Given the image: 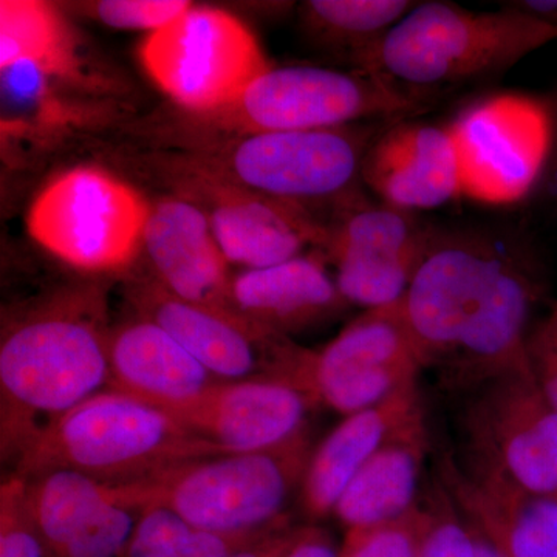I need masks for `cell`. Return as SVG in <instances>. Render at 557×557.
I'll list each match as a JSON object with an SVG mask.
<instances>
[{
  "instance_id": "1f68e13d",
  "label": "cell",
  "mask_w": 557,
  "mask_h": 557,
  "mask_svg": "<svg viewBox=\"0 0 557 557\" xmlns=\"http://www.w3.org/2000/svg\"><path fill=\"white\" fill-rule=\"evenodd\" d=\"M429 505L432 523L418 557H475L467 522L442 483L432 494Z\"/></svg>"
},
{
  "instance_id": "7a4b0ae2",
  "label": "cell",
  "mask_w": 557,
  "mask_h": 557,
  "mask_svg": "<svg viewBox=\"0 0 557 557\" xmlns=\"http://www.w3.org/2000/svg\"><path fill=\"white\" fill-rule=\"evenodd\" d=\"M110 330L104 293L95 285L61 289L3 324V460H16L39 429L109 387Z\"/></svg>"
},
{
  "instance_id": "4fadbf2b",
  "label": "cell",
  "mask_w": 557,
  "mask_h": 557,
  "mask_svg": "<svg viewBox=\"0 0 557 557\" xmlns=\"http://www.w3.org/2000/svg\"><path fill=\"white\" fill-rule=\"evenodd\" d=\"M177 196L207 215L215 240L228 262L247 270L269 269L324 248L329 228L309 209L274 199L177 159L163 163Z\"/></svg>"
},
{
  "instance_id": "3957f363",
  "label": "cell",
  "mask_w": 557,
  "mask_h": 557,
  "mask_svg": "<svg viewBox=\"0 0 557 557\" xmlns=\"http://www.w3.org/2000/svg\"><path fill=\"white\" fill-rule=\"evenodd\" d=\"M553 40L556 27L505 3L498 11H471L424 2L354 62L361 72L426 98L507 72Z\"/></svg>"
},
{
  "instance_id": "ffe728a7",
  "label": "cell",
  "mask_w": 557,
  "mask_h": 557,
  "mask_svg": "<svg viewBox=\"0 0 557 557\" xmlns=\"http://www.w3.org/2000/svg\"><path fill=\"white\" fill-rule=\"evenodd\" d=\"M361 180L391 207L434 209L461 196L449 127L392 124L376 135L362 161Z\"/></svg>"
},
{
  "instance_id": "f1b7e54d",
  "label": "cell",
  "mask_w": 557,
  "mask_h": 557,
  "mask_svg": "<svg viewBox=\"0 0 557 557\" xmlns=\"http://www.w3.org/2000/svg\"><path fill=\"white\" fill-rule=\"evenodd\" d=\"M193 7L185 0H101L84 10L101 24L120 30H148L166 27Z\"/></svg>"
},
{
  "instance_id": "ac0fdd59",
  "label": "cell",
  "mask_w": 557,
  "mask_h": 557,
  "mask_svg": "<svg viewBox=\"0 0 557 557\" xmlns=\"http://www.w3.org/2000/svg\"><path fill=\"white\" fill-rule=\"evenodd\" d=\"M440 483L465 519L507 557H557V496L530 493L509 480L442 457Z\"/></svg>"
},
{
  "instance_id": "d590c367",
  "label": "cell",
  "mask_w": 557,
  "mask_h": 557,
  "mask_svg": "<svg viewBox=\"0 0 557 557\" xmlns=\"http://www.w3.org/2000/svg\"><path fill=\"white\" fill-rule=\"evenodd\" d=\"M296 528L298 527H289L287 530L271 534L233 557H284L295 539Z\"/></svg>"
},
{
  "instance_id": "484cf974",
  "label": "cell",
  "mask_w": 557,
  "mask_h": 557,
  "mask_svg": "<svg viewBox=\"0 0 557 557\" xmlns=\"http://www.w3.org/2000/svg\"><path fill=\"white\" fill-rule=\"evenodd\" d=\"M416 5L409 0H311L300 7V21L319 46L346 51L355 61Z\"/></svg>"
},
{
  "instance_id": "836d02e7",
  "label": "cell",
  "mask_w": 557,
  "mask_h": 557,
  "mask_svg": "<svg viewBox=\"0 0 557 557\" xmlns=\"http://www.w3.org/2000/svg\"><path fill=\"white\" fill-rule=\"evenodd\" d=\"M292 522L256 531H219L194 528L180 557H233L256 542L287 530Z\"/></svg>"
},
{
  "instance_id": "8992f818",
  "label": "cell",
  "mask_w": 557,
  "mask_h": 557,
  "mask_svg": "<svg viewBox=\"0 0 557 557\" xmlns=\"http://www.w3.org/2000/svg\"><path fill=\"white\" fill-rule=\"evenodd\" d=\"M417 97L357 70L288 65L259 76L233 104L194 116L234 137L335 129L364 119H398L426 106Z\"/></svg>"
},
{
  "instance_id": "d6986e66",
  "label": "cell",
  "mask_w": 557,
  "mask_h": 557,
  "mask_svg": "<svg viewBox=\"0 0 557 557\" xmlns=\"http://www.w3.org/2000/svg\"><path fill=\"white\" fill-rule=\"evenodd\" d=\"M143 248L152 277L172 295L234 311L228 259L215 240L207 215L185 197L161 199L150 208Z\"/></svg>"
},
{
  "instance_id": "e0dca14e",
  "label": "cell",
  "mask_w": 557,
  "mask_h": 557,
  "mask_svg": "<svg viewBox=\"0 0 557 557\" xmlns=\"http://www.w3.org/2000/svg\"><path fill=\"white\" fill-rule=\"evenodd\" d=\"M109 387L182 418L223 380L156 322L135 317L110 330Z\"/></svg>"
},
{
  "instance_id": "44dd1931",
  "label": "cell",
  "mask_w": 557,
  "mask_h": 557,
  "mask_svg": "<svg viewBox=\"0 0 557 557\" xmlns=\"http://www.w3.org/2000/svg\"><path fill=\"white\" fill-rule=\"evenodd\" d=\"M231 293L240 317L287 338L330 321L348 306L324 260L314 255L244 270L233 277Z\"/></svg>"
},
{
  "instance_id": "2e32d148",
  "label": "cell",
  "mask_w": 557,
  "mask_h": 557,
  "mask_svg": "<svg viewBox=\"0 0 557 557\" xmlns=\"http://www.w3.org/2000/svg\"><path fill=\"white\" fill-rule=\"evenodd\" d=\"M317 403L281 376L222 381L182 418L199 437L226 454L278 448L309 431L307 417Z\"/></svg>"
},
{
  "instance_id": "d6a6232c",
  "label": "cell",
  "mask_w": 557,
  "mask_h": 557,
  "mask_svg": "<svg viewBox=\"0 0 557 557\" xmlns=\"http://www.w3.org/2000/svg\"><path fill=\"white\" fill-rule=\"evenodd\" d=\"M527 358L537 387L557 409V302L531 325Z\"/></svg>"
},
{
  "instance_id": "74e56055",
  "label": "cell",
  "mask_w": 557,
  "mask_h": 557,
  "mask_svg": "<svg viewBox=\"0 0 557 557\" xmlns=\"http://www.w3.org/2000/svg\"><path fill=\"white\" fill-rule=\"evenodd\" d=\"M465 522H467L472 542H474L475 557H507L479 527H475L474 523L469 522L467 519H465Z\"/></svg>"
},
{
  "instance_id": "cb8c5ba5",
  "label": "cell",
  "mask_w": 557,
  "mask_h": 557,
  "mask_svg": "<svg viewBox=\"0 0 557 557\" xmlns=\"http://www.w3.org/2000/svg\"><path fill=\"white\" fill-rule=\"evenodd\" d=\"M120 502L116 483L70 469L25 479V505L46 557H60L101 509Z\"/></svg>"
},
{
  "instance_id": "52a82bcc",
  "label": "cell",
  "mask_w": 557,
  "mask_h": 557,
  "mask_svg": "<svg viewBox=\"0 0 557 557\" xmlns=\"http://www.w3.org/2000/svg\"><path fill=\"white\" fill-rule=\"evenodd\" d=\"M379 134L344 126L242 135L180 159L242 188L306 207L350 193Z\"/></svg>"
},
{
  "instance_id": "83f0119b",
  "label": "cell",
  "mask_w": 557,
  "mask_h": 557,
  "mask_svg": "<svg viewBox=\"0 0 557 557\" xmlns=\"http://www.w3.org/2000/svg\"><path fill=\"white\" fill-rule=\"evenodd\" d=\"M193 530L171 509H141L120 557H180Z\"/></svg>"
},
{
  "instance_id": "6da1fadb",
  "label": "cell",
  "mask_w": 557,
  "mask_h": 557,
  "mask_svg": "<svg viewBox=\"0 0 557 557\" xmlns=\"http://www.w3.org/2000/svg\"><path fill=\"white\" fill-rule=\"evenodd\" d=\"M542 296L518 245L486 231H437L418 267L403 313L423 368L456 391L530 370L527 339Z\"/></svg>"
},
{
  "instance_id": "5bb4252c",
  "label": "cell",
  "mask_w": 557,
  "mask_h": 557,
  "mask_svg": "<svg viewBox=\"0 0 557 557\" xmlns=\"http://www.w3.org/2000/svg\"><path fill=\"white\" fill-rule=\"evenodd\" d=\"M327 228L341 295L366 310L405 298L435 234L410 211L355 200Z\"/></svg>"
},
{
  "instance_id": "e575fe53",
  "label": "cell",
  "mask_w": 557,
  "mask_h": 557,
  "mask_svg": "<svg viewBox=\"0 0 557 557\" xmlns=\"http://www.w3.org/2000/svg\"><path fill=\"white\" fill-rule=\"evenodd\" d=\"M284 557H339V549L322 528L298 527Z\"/></svg>"
},
{
  "instance_id": "30bf717a",
  "label": "cell",
  "mask_w": 557,
  "mask_h": 557,
  "mask_svg": "<svg viewBox=\"0 0 557 557\" xmlns=\"http://www.w3.org/2000/svg\"><path fill=\"white\" fill-rule=\"evenodd\" d=\"M460 429L468 454L463 465L530 493L557 496V409L530 370L469 388Z\"/></svg>"
},
{
  "instance_id": "4dcf8cb0",
  "label": "cell",
  "mask_w": 557,
  "mask_h": 557,
  "mask_svg": "<svg viewBox=\"0 0 557 557\" xmlns=\"http://www.w3.org/2000/svg\"><path fill=\"white\" fill-rule=\"evenodd\" d=\"M138 512L126 505L101 509L60 557H120L126 547Z\"/></svg>"
},
{
  "instance_id": "603a6c76",
  "label": "cell",
  "mask_w": 557,
  "mask_h": 557,
  "mask_svg": "<svg viewBox=\"0 0 557 557\" xmlns=\"http://www.w3.org/2000/svg\"><path fill=\"white\" fill-rule=\"evenodd\" d=\"M428 453L429 429L421 403L355 475L333 516L347 530L401 518L418 505V485Z\"/></svg>"
},
{
  "instance_id": "9c48e42d",
  "label": "cell",
  "mask_w": 557,
  "mask_h": 557,
  "mask_svg": "<svg viewBox=\"0 0 557 557\" xmlns=\"http://www.w3.org/2000/svg\"><path fill=\"white\" fill-rule=\"evenodd\" d=\"M141 62L153 83L193 116L233 104L270 70L258 38L228 11L190 7L150 33Z\"/></svg>"
},
{
  "instance_id": "d4e9b609",
  "label": "cell",
  "mask_w": 557,
  "mask_h": 557,
  "mask_svg": "<svg viewBox=\"0 0 557 557\" xmlns=\"http://www.w3.org/2000/svg\"><path fill=\"white\" fill-rule=\"evenodd\" d=\"M75 42L57 7L38 0L0 2V70L33 64L50 76L75 65Z\"/></svg>"
},
{
  "instance_id": "ba28073f",
  "label": "cell",
  "mask_w": 557,
  "mask_h": 557,
  "mask_svg": "<svg viewBox=\"0 0 557 557\" xmlns=\"http://www.w3.org/2000/svg\"><path fill=\"white\" fill-rule=\"evenodd\" d=\"M150 205L101 168L79 166L51 180L28 212L33 239L86 273H121L143 248Z\"/></svg>"
},
{
  "instance_id": "4316f807",
  "label": "cell",
  "mask_w": 557,
  "mask_h": 557,
  "mask_svg": "<svg viewBox=\"0 0 557 557\" xmlns=\"http://www.w3.org/2000/svg\"><path fill=\"white\" fill-rule=\"evenodd\" d=\"M432 523L431 505L379 525L347 530L339 557H418Z\"/></svg>"
},
{
  "instance_id": "8fae6325",
  "label": "cell",
  "mask_w": 557,
  "mask_h": 557,
  "mask_svg": "<svg viewBox=\"0 0 557 557\" xmlns=\"http://www.w3.org/2000/svg\"><path fill=\"white\" fill-rule=\"evenodd\" d=\"M448 127L461 196L493 207L516 203L534 188L555 138L547 106L522 94L475 101Z\"/></svg>"
},
{
  "instance_id": "7402d4cb",
  "label": "cell",
  "mask_w": 557,
  "mask_h": 557,
  "mask_svg": "<svg viewBox=\"0 0 557 557\" xmlns=\"http://www.w3.org/2000/svg\"><path fill=\"white\" fill-rule=\"evenodd\" d=\"M421 403L418 380H413L379 405L346 416L330 432L311 454L300 485L299 504L307 519L317 522L333 515L355 475Z\"/></svg>"
},
{
  "instance_id": "5b68a950",
  "label": "cell",
  "mask_w": 557,
  "mask_h": 557,
  "mask_svg": "<svg viewBox=\"0 0 557 557\" xmlns=\"http://www.w3.org/2000/svg\"><path fill=\"white\" fill-rule=\"evenodd\" d=\"M313 450L307 431L278 448L197 458L116 486L135 512L160 507L201 530H265L289 522L285 508Z\"/></svg>"
},
{
  "instance_id": "7c38bea8",
  "label": "cell",
  "mask_w": 557,
  "mask_h": 557,
  "mask_svg": "<svg viewBox=\"0 0 557 557\" xmlns=\"http://www.w3.org/2000/svg\"><path fill=\"white\" fill-rule=\"evenodd\" d=\"M421 369L399 300L366 310L319 350L300 347L289 381L317 406L351 416L418 380Z\"/></svg>"
},
{
  "instance_id": "277c9868",
  "label": "cell",
  "mask_w": 557,
  "mask_h": 557,
  "mask_svg": "<svg viewBox=\"0 0 557 557\" xmlns=\"http://www.w3.org/2000/svg\"><path fill=\"white\" fill-rule=\"evenodd\" d=\"M223 454L164 410L106 388L39 429L14 461L22 479L70 469L109 483H129Z\"/></svg>"
},
{
  "instance_id": "8d00e7d4",
  "label": "cell",
  "mask_w": 557,
  "mask_h": 557,
  "mask_svg": "<svg viewBox=\"0 0 557 557\" xmlns=\"http://www.w3.org/2000/svg\"><path fill=\"white\" fill-rule=\"evenodd\" d=\"M505 5L557 28V0H548V2H545V0H525V2L505 3Z\"/></svg>"
},
{
  "instance_id": "9a60e30c",
  "label": "cell",
  "mask_w": 557,
  "mask_h": 557,
  "mask_svg": "<svg viewBox=\"0 0 557 557\" xmlns=\"http://www.w3.org/2000/svg\"><path fill=\"white\" fill-rule=\"evenodd\" d=\"M127 296L138 317L160 325L220 380L287 379L298 354V344L287 336L234 311L178 298L152 276L134 277Z\"/></svg>"
},
{
  "instance_id": "f546056e",
  "label": "cell",
  "mask_w": 557,
  "mask_h": 557,
  "mask_svg": "<svg viewBox=\"0 0 557 557\" xmlns=\"http://www.w3.org/2000/svg\"><path fill=\"white\" fill-rule=\"evenodd\" d=\"M0 557H46L25 505V479L16 474L0 486Z\"/></svg>"
}]
</instances>
